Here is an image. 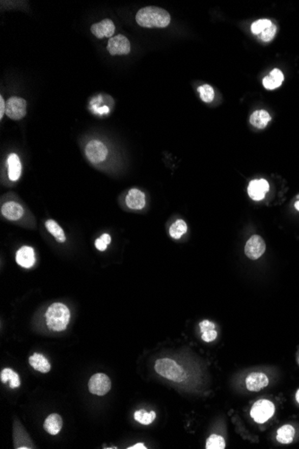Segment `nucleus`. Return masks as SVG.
<instances>
[{
	"mask_svg": "<svg viewBox=\"0 0 299 449\" xmlns=\"http://www.w3.org/2000/svg\"><path fill=\"white\" fill-rule=\"evenodd\" d=\"M135 21L139 25L145 28H165L170 24L171 17L163 8L147 7L141 8L137 12Z\"/></svg>",
	"mask_w": 299,
	"mask_h": 449,
	"instance_id": "f257e3e1",
	"label": "nucleus"
},
{
	"mask_svg": "<svg viewBox=\"0 0 299 449\" xmlns=\"http://www.w3.org/2000/svg\"><path fill=\"white\" fill-rule=\"evenodd\" d=\"M45 316L47 326L50 330L61 332L67 329L70 322L71 313L66 305L57 302L48 307Z\"/></svg>",
	"mask_w": 299,
	"mask_h": 449,
	"instance_id": "f03ea898",
	"label": "nucleus"
},
{
	"mask_svg": "<svg viewBox=\"0 0 299 449\" xmlns=\"http://www.w3.org/2000/svg\"><path fill=\"white\" fill-rule=\"evenodd\" d=\"M154 368L159 375L174 382H182L186 379L184 368L175 360L169 358L157 360Z\"/></svg>",
	"mask_w": 299,
	"mask_h": 449,
	"instance_id": "7ed1b4c3",
	"label": "nucleus"
},
{
	"mask_svg": "<svg viewBox=\"0 0 299 449\" xmlns=\"http://www.w3.org/2000/svg\"><path fill=\"white\" fill-rule=\"evenodd\" d=\"M274 412L275 406L274 404L269 400L262 399L255 402L252 407L250 415L257 424H264L274 416Z\"/></svg>",
	"mask_w": 299,
	"mask_h": 449,
	"instance_id": "20e7f679",
	"label": "nucleus"
},
{
	"mask_svg": "<svg viewBox=\"0 0 299 449\" xmlns=\"http://www.w3.org/2000/svg\"><path fill=\"white\" fill-rule=\"evenodd\" d=\"M107 146L100 140H91L85 147V154L92 164H98L106 160L107 157Z\"/></svg>",
	"mask_w": 299,
	"mask_h": 449,
	"instance_id": "39448f33",
	"label": "nucleus"
},
{
	"mask_svg": "<svg viewBox=\"0 0 299 449\" xmlns=\"http://www.w3.org/2000/svg\"><path fill=\"white\" fill-rule=\"evenodd\" d=\"M27 113V102L20 97H11L6 102V114L13 120H20Z\"/></svg>",
	"mask_w": 299,
	"mask_h": 449,
	"instance_id": "423d86ee",
	"label": "nucleus"
},
{
	"mask_svg": "<svg viewBox=\"0 0 299 449\" xmlns=\"http://www.w3.org/2000/svg\"><path fill=\"white\" fill-rule=\"evenodd\" d=\"M89 391L93 394L102 397L107 394L111 388L110 378L103 373H97L92 376L88 383Z\"/></svg>",
	"mask_w": 299,
	"mask_h": 449,
	"instance_id": "0eeeda50",
	"label": "nucleus"
},
{
	"mask_svg": "<svg viewBox=\"0 0 299 449\" xmlns=\"http://www.w3.org/2000/svg\"><path fill=\"white\" fill-rule=\"evenodd\" d=\"M107 49L111 56L128 55L131 51L129 40L122 34H118L108 40Z\"/></svg>",
	"mask_w": 299,
	"mask_h": 449,
	"instance_id": "6e6552de",
	"label": "nucleus"
},
{
	"mask_svg": "<svg viewBox=\"0 0 299 449\" xmlns=\"http://www.w3.org/2000/svg\"><path fill=\"white\" fill-rule=\"evenodd\" d=\"M265 242L262 240V237L258 235H254L247 242L244 247V253L248 258L256 260L263 255V253L265 252Z\"/></svg>",
	"mask_w": 299,
	"mask_h": 449,
	"instance_id": "1a4fd4ad",
	"label": "nucleus"
},
{
	"mask_svg": "<svg viewBox=\"0 0 299 449\" xmlns=\"http://www.w3.org/2000/svg\"><path fill=\"white\" fill-rule=\"evenodd\" d=\"M270 190V185L265 179H255L252 180L248 186V195L253 200H262L265 194Z\"/></svg>",
	"mask_w": 299,
	"mask_h": 449,
	"instance_id": "9d476101",
	"label": "nucleus"
},
{
	"mask_svg": "<svg viewBox=\"0 0 299 449\" xmlns=\"http://www.w3.org/2000/svg\"><path fill=\"white\" fill-rule=\"evenodd\" d=\"M115 30L116 27L114 22H112L111 19H103L102 21L94 23L91 27L92 34L98 39H103L105 37L112 38Z\"/></svg>",
	"mask_w": 299,
	"mask_h": 449,
	"instance_id": "9b49d317",
	"label": "nucleus"
},
{
	"mask_svg": "<svg viewBox=\"0 0 299 449\" xmlns=\"http://www.w3.org/2000/svg\"><path fill=\"white\" fill-rule=\"evenodd\" d=\"M247 388L252 392H258L269 385L267 376L261 372H254L248 376L246 379Z\"/></svg>",
	"mask_w": 299,
	"mask_h": 449,
	"instance_id": "f8f14e48",
	"label": "nucleus"
},
{
	"mask_svg": "<svg viewBox=\"0 0 299 449\" xmlns=\"http://www.w3.org/2000/svg\"><path fill=\"white\" fill-rule=\"evenodd\" d=\"M16 263L20 267L24 268H33L35 263V253L34 249L32 247L23 246L16 252L15 256Z\"/></svg>",
	"mask_w": 299,
	"mask_h": 449,
	"instance_id": "ddd939ff",
	"label": "nucleus"
},
{
	"mask_svg": "<svg viewBox=\"0 0 299 449\" xmlns=\"http://www.w3.org/2000/svg\"><path fill=\"white\" fill-rule=\"evenodd\" d=\"M1 214L9 221H17L22 218L24 211L21 204L14 201H8L2 205Z\"/></svg>",
	"mask_w": 299,
	"mask_h": 449,
	"instance_id": "4468645a",
	"label": "nucleus"
},
{
	"mask_svg": "<svg viewBox=\"0 0 299 449\" xmlns=\"http://www.w3.org/2000/svg\"><path fill=\"white\" fill-rule=\"evenodd\" d=\"M14 439H15V447L17 449L34 448V444L31 441L28 434L21 424L17 425L15 422L14 428Z\"/></svg>",
	"mask_w": 299,
	"mask_h": 449,
	"instance_id": "2eb2a0df",
	"label": "nucleus"
},
{
	"mask_svg": "<svg viewBox=\"0 0 299 449\" xmlns=\"http://www.w3.org/2000/svg\"><path fill=\"white\" fill-rule=\"evenodd\" d=\"M126 204L130 209L142 210L145 206V195L141 190L132 189L126 195Z\"/></svg>",
	"mask_w": 299,
	"mask_h": 449,
	"instance_id": "dca6fc26",
	"label": "nucleus"
},
{
	"mask_svg": "<svg viewBox=\"0 0 299 449\" xmlns=\"http://www.w3.org/2000/svg\"><path fill=\"white\" fill-rule=\"evenodd\" d=\"M8 178L11 181L18 180L22 174V164L18 155L11 153L8 158Z\"/></svg>",
	"mask_w": 299,
	"mask_h": 449,
	"instance_id": "f3484780",
	"label": "nucleus"
},
{
	"mask_svg": "<svg viewBox=\"0 0 299 449\" xmlns=\"http://www.w3.org/2000/svg\"><path fill=\"white\" fill-rule=\"evenodd\" d=\"M45 431L48 432V434L58 435L60 431L62 430L63 427V419L61 418V416L57 414V413H52L50 415L47 417V419H45L44 425Z\"/></svg>",
	"mask_w": 299,
	"mask_h": 449,
	"instance_id": "a211bd4d",
	"label": "nucleus"
},
{
	"mask_svg": "<svg viewBox=\"0 0 299 449\" xmlns=\"http://www.w3.org/2000/svg\"><path fill=\"white\" fill-rule=\"evenodd\" d=\"M284 81V74L280 69L275 68L262 80V85L267 90H274L280 87Z\"/></svg>",
	"mask_w": 299,
	"mask_h": 449,
	"instance_id": "6ab92c4d",
	"label": "nucleus"
},
{
	"mask_svg": "<svg viewBox=\"0 0 299 449\" xmlns=\"http://www.w3.org/2000/svg\"><path fill=\"white\" fill-rule=\"evenodd\" d=\"M29 363L35 371L41 373H48L50 372V363L41 353H34L29 358Z\"/></svg>",
	"mask_w": 299,
	"mask_h": 449,
	"instance_id": "aec40b11",
	"label": "nucleus"
},
{
	"mask_svg": "<svg viewBox=\"0 0 299 449\" xmlns=\"http://www.w3.org/2000/svg\"><path fill=\"white\" fill-rule=\"evenodd\" d=\"M270 119H271V118H270L269 112H266L264 110L255 111L250 116V123H251V125L255 126L256 128H259V129L265 128L267 125L270 122Z\"/></svg>",
	"mask_w": 299,
	"mask_h": 449,
	"instance_id": "412c9836",
	"label": "nucleus"
},
{
	"mask_svg": "<svg viewBox=\"0 0 299 449\" xmlns=\"http://www.w3.org/2000/svg\"><path fill=\"white\" fill-rule=\"evenodd\" d=\"M45 227L49 233L55 237L56 241L59 243H64L67 241L63 229L59 226V223L54 220H48L45 223Z\"/></svg>",
	"mask_w": 299,
	"mask_h": 449,
	"instance_id": "4be33fe9",
	"label": "nucleus"
},
{
	"mask_svg": "<svg viewBox=\"0 0 299 449\" xmlns=\"http://www.w3.org/2000/svg\"><path fill=\"white\" fill-rule=\"evenodd\" d=\"M294 437H295L294 427L291 425H284L278 430L276 438H277L278 442L287 445V444L292 443Z\"/></svg>",
	"mask_w": 299,
	"mask_h": 449,
	"instance_id": "5701e85b",
	"label": "nucleus"
},
{
	"mask_svg": "<svg viewBox=\"0 0 299 449\" xmlns=\"http://www.w3.org/2000/svg\"><path fill=\"white\" fill-rule=\"evenodd\" d=\"M0 379H1V381L2 383L8 382L9 381V384H10V387L11 388H17L19 386H21V381H20V379H19V375L16 373V372H14L13 369L11 368H4L1 373H0Z\"/></svg>",
	"mask_w": 299,
	"mask_h": 449,
	"instance_id": "b1692460",
	"label": "nucleus"
},
{
	"mask_svg": "<svg viewBox=\"0 0 299 449\" xmlns=\"http://www.w3.org/2000/svg\"><path fill=\"white\" fill-rule=\"evenodd\" d=\"M186 231H187V225L185 221L181 219L177 220L170 226V237H173L174 240H179Z\"/></svg>",
	"mask_w": 299,
	"mask_h": 449,
	"instance_id": "393cba45",
	"label": "nucleus"
},
{
	"mask_svg": "<svg viewBox=\"0 0 299 449\" xmlns=\"http://www.w3.org/2000/svg\"><path fill=\"white\" fill-rule=\"evenodd\" d=\"M133 417L139 424H143V425H149L156 419V413L153 411L147 412L144 410H139V411L134 412Z\"/></svg>",
	"mask_w": 299,
	"mask_h": 449,
	"instance_id": "a878e982",
	"label": "nucleus"
},
{
	"mask_svg": "<svg viewBox=\"0 0 299 449\" xmlns=\"http://www.w3.org/2000/svg\"><path fill=\"white\" fill-rule=\"evenodd\" d=\"M226 442L224 438L220 435L212 434L207 439L205 448L206 449H224Z\"/></svg>",
	"mask_w": 299,
	"mask_h": 449,
	"instance_id": "bb28decb",
	"label": "nucleus"
},
{
	"mask_svg": "<svg viewBox=\"0 0 299 449\" xmlns=\"http://www.w3.org/2000/svg\"><path fill=\"white\" fill-rule=\"evenodd\" d=\"M198 93H199L202 100L206 103H210L214 100V89L209 85H203V86H200L198 88Z\"/></svg>",
	"mask_w": 299,
	"mask_h": 449,
	"instance_id": "cd10ccee",
	"label": "nucleus"
},
{
	"mask_svg": "<svg viewBox=\"0 0 299 449\" xmlns=\"http://www.w3.org/2000/svg\"><path fill=\"white\" fill-rule=\"evenodd\" d=\"M271 25H273V22H271L270 20H268V19H260L258 21L253 22V24L251 26L252 33L255 34V35H259V34H262V32L267 29L268 27H270Z\"/></svg>",
	"mask_w": 299,
	"mask_h": 449,
	"instance_id": "c85d7f7f",
	"label": "nucleus"
},
{
	"mask_svg": "<svg viewBox=\"0 0 299 449\" xmlns=\"http://www.w3.org/2000/svg\"><path fill=\"white\" fill-rule=\"evenodd\" d=\"M276 33H277V27L273 23V25L268 27L267 29L262 32V34H259V37L260 39H262V41L269 42V41H273L274 36L276 35Z\"/></svg>",
	"mask_w": 299,
	"mask_h": 449,
	"instance_id": "c756f323",
	"label": "nucleus"
},
{
	"mask_svg": "<svg viewBox=\"0 0 299 449\" xmlns=\"http://www.w3.org/2000/svg\"><path fill=\"white\" fill-rule=\"evenodd\" d=\"M217 336H218L217 332L215 331V329H212V330L207 331V332L203 333L202 339L206 342H211V341H214Z\"/></svg>",
	"mask_w": 299,
	"mask_h": 449,
	"instance_id": "7c9ffc66",
	"label": "nucleus"
},
{
	"mask_svg": "<svg viewBox=\"0 0 299 449\" xmlns=\"http://www.w3.org/2000/svg\"><path fill=\"white\" fill-rule=\"evenodd\" d=\"M199 327L202 333H204V332H207V331L215 329L214 324L211 322V321H209V320H203V321H202V322L199 324Z\"/></svg>",
	"mask_w": 299,
	"mask_h": 449,
	"instance_id": "2f4dec72",
	"label": "nucleus"
},
{
	"mask_svg": "<svg viewBox=\"0 0 299 449\" xmlns=\"http://www.w3.org/2000/svg\"><path fill=\"white\" fill-rule=\"evenodd\" d=\"M95 247L100 251H105L107 248V244L102 237H100L95 241Z\"/></svg>",
	"mask_w": 299,
	"mask_h": 449,
	"instance_id": "473e14b6",
	"label": "nucleus"
},
{
	"mask_svg": "<svg viewBox=\"0 0 299 449\" xmlns=\"http://www.w3.org/2000/svg\"><path fill=\"white\" fill-rule=\"evenodd\" d=\"M5 113H6V102L3 97L0 96V119H3Z\"/></svg>",
	"mask_w": 299,
	"mask_h": 449,
	"instance_id": "72a5a7b5",
	"label": "nucleus"
},
{
	"mask_svg": "<svg viewBox=\"0 0 299 449\" xmlns=\"http://www.w3.org/2000/svg\"><path fill=\"white\" fill-rule=\"evenodd\" d=\"M128 449H146L147 447L145 446V445L143 444V443H137L135 445H131L129 447H127Z\"/></svg>",
	"mask_w": 299,
	"mask_h": 449,
	"instance_id": "f704fd0d",
	"label": "nucleus"
},
{
	"mask_svg": "<svg viewBox=\"0 0 299 449\" xmlns=\"http://www.w3.org/2000/svg\"><path fill=\"white\" fill-rule=\"evenodd\" d=\"M295 399H296V402L299 404V389L297 390V392L295 393Z\"/></svg>",
	"mask_w": 299,
	"mask_h": 449,
	"instance_id": "c9c22d12",
	"label": "nucleus"
},
{
	"mask_svg": "<svg viewBox=\"0 0 299 449\" xmlns=\"http://www.w3.org/2000/svg\"><path fill=\"white\" fill-rule=\"evenodd\" d=\"M295 209H296V210H297V211H299V201H297V202H295Z\"/></svg>",
	"mask_w": 299,
	"mask_h": 449,
	"instance_id": "e433bc0d",
	"label": "nucleus"
},
{
	"mask_svg": "<svg viewBox=\"0 0 299 449\" xmlns=\"http://www.w3.org/2000/svg\"><path fill=\"white\" fill-rule=\"evenodd\" d=\"M297 362H298V365H299V357H298V360H297Z\"/></svg>",
	"mask_w": 299,
	"mask_h": 449,
	"instance_id": "4c0bfd02",
	"label": "nucleus"
}]
</instances>
